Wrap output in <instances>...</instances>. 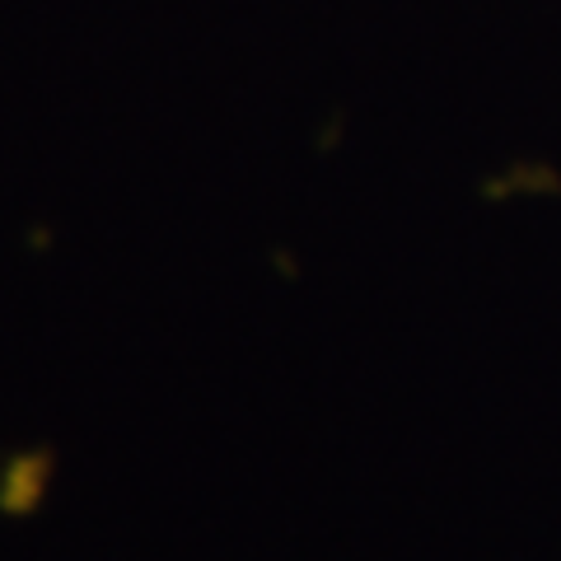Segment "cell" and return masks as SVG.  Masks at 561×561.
<instances>
[{"mask_svg": "<svg viewBox=\"0 0 561 561\" xmlns=\"http://www.w3.org/2000/svg\"><path fill=\"white\" fill-rule=\"evenodd\" d=\"M51 472H57V449H51V445L10 454V459L0 463V515H5V519L38 515L43 501H47Z\"/></svg>", "mask_w": 561, "mask_h": 561, "instance_id": "obj_1", "label": "cell"}]
</instances>
